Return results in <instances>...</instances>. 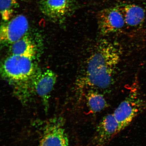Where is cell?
I'll return each instance as SVG.
<instances>
[{"mask_svg":"<svg viewBox=\"0 0 146 146\" xmlns=\"http://www.w3.org/2000/svg\"><path fill=\"white\" fill-rule=\"evenodd\" d=\"M41 11L53 21H58L66 16L72 0H38Z\"/></svg>","mask_w":146,"mask_h":146,"instance_id":"obj_9","label":"cell"},{"mask_svg":"<svg viewBox=\"0 0 146 146\" xmlns=\"http://www.w3.org/2000/svg\"><path fill=\"white\" fill-rule=\"evenodd\" d=\"M118 124L113 114H109L102 119L96 127L92 143L96 146H104L117 134Z\"/></svg>","mask_w":146,"mask_h":146,"instance_id":"obj_7","label":"cell"},{"mask_svg":"<svg viewBox=\"0 0 146 146\" xmlns=\"http://www.w3.org/2000/svg\"><path fill=\"white\" fill-rule=\"evenodd\" d=\"M5 22L0 29V40L3 44L12 45L26 36L29 23L25 15H18Z\"/></svg>","mask_w":146,"mask_h":146,"instance_id":"obj_4","label":"cell"},{"mask_svg":"<svg viewBox=\"0 0 146 146\" xmlns=\"http://www.w3.org/2000/svg\"><path fill=\"white\" fill-rule=\"evenodd\" d=\"M121 54L119 46L114 42L103 39L96 43L77 82L80 96L87 88L105 90L112 86Z\"/></svg>","mask_w":146,"mask_h":146,"instance_id":"obj_1","label":"cell"},{"mask_svg":"<svg viewBox=\"0 0 146 146\" xmlns=\"http://www.w3.org/2000/svg\"><path fill=\"white\" fill-rule=\"evenodd\" d=\"M57 80V76L52 71L47 70L38 76L32 86L33 93L41 98L46 107L48 106L49 99Z\"/></svg>","mask_w":146,"mask_h":146,"instance_id":"obj_8","label":"cell"},{"mask_svg":"<svg viewBox=\"0 0 146 146\" xmlns=\"http://www.w3.org/2000/svg\"><path fill=\"white\" fill-rule=\"evenodd\" d=\"M98 29L104 35L121 31L125 25L123 14L118 7L100 11L98 15Z\"/></svg>","mask_w":146,"mask_h":146,"instance_id":"obj_5","label":"cell"},{"mask_svg":"<svg viewBox=\"0 0 146 146\" xmlns=\"http://www.w3.org/2000/svg\"><path fill=\"white\" fill-rule=\"evenodd\" d=\"M63 119H52L44 127L40 146H68V137Z\"/></svg>","mask_w":146,"mask_h":146,"instance_id":"obj_6","label":"cell"},{"mask_svg":"<svg viewBox=\"0 0 146 146\" xmlns=\"http://www.w3.org/2000/svg\"><path fill=\"white\" fill-rule=\"evenodd\" d=\"M146 110V100L137 91L130 92L113 113L118 124V132L123 130L138 115Z\"/></svg>","mask_w":146,"mask_h":146,"instance_id":"obj_3","label":"cell"},{"mask_svg":"<svg viewBox=\"0 0 146 146\" xmlns=\"http://www.w3.org/2000/svg\"><path fill=\"white\" fill-rule=\"evenodd\" d=\"M117 6L123 14L125 25L127 27H138L143 23L145 11L141 7L133 4H123Z\"/></svg>","mask_w":146,"mask_h":146,"instance_id":"obj_10","label":"cell"},{"mask_svg":"<svg viewBox=\"0 0 146 146\" xmlns=\"http://www.w3.org/2000/svg\"><path fill=\"white\" fill-rule=\"evenodd\" d=\"M10 50L11 54L26 56L33 59L36 53L35 45L26 35L13 44Z\"/></svg>","mask_w":146,"mask_h":146,"instance_id":"obj_11","label":"cell"},{"mask_svg":"<svg viewBox=\"0 0 146 146\" xmlns=\"http://www.w3.org/2000/svg\"><path fill=\"white\" fill-rule=\"evenodd\" d=\"M33 60L26 56L11 54L2 65L3 76L15 83H23L28 81L34 73Z\"/></svg>","mask_w":146,"mask_h":146,"instance_id":"obj_2","label":"cell"},{"mask_svg":"<svg viewBox=\"0 0 146 146\" xmlns=\"http://www.w3.org/2000/svg\"><path fill=\"white\" fill-rule=\"evenodd\" d=\"M19 0H0V9L2 19L6 22L13 17L19 7Z\"/></svg>","mask_w":146,"mask_h":146,"instance_id":"obj_13","label":"cell"},{"mask_svg":"<svg viewBox=\"0 0 146 146\" xmlns=\"http://www.w3.org/2000/svg\"><path fill=\"white\" fill-rule=\"evenodd\" d=\"M87 105L91 113H97L104 110L108 105L103 94L94 89H90L85 95Z\"/></svg>","mask_w":146,"mask_h":146,"instance_id":"obj_12","label":"cell"}]
</instances>
